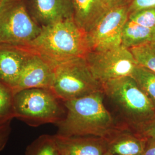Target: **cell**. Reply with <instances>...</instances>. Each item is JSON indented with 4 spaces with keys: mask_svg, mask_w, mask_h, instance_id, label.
<instances>
[{
    "mask_svg": "<svg viewBox=\"0 0 155 155\" xmlns=\"http://www.w3.org/2000/svg\"><path fill=\"white\" fill-rule=\"evenodd\" d=\"M84 58L91 72L101 84L131 76L138 65L130 50L122 45L102 51H89Z\"/></svg>",
    "mask_w": 155,
    "mask_h": 155,
    "instance_id": "cell-7",
    "label": "cell"
},
{
    "mask_svg": "<svg viewBox=\"0 0 155 155\" xmlns=\"http://www.w3.org/2000/svg\"><path fill=\"white\" fill-rule=\"evenodd\" d=\"M111 155L110 154V153H107V155Z\"/></svg>",
    "mask_w": 155,
    "mask_h": 155,
    "instance_id": "cell-28",
    "label": "cell"
},
{
    "mask_svg": "<svg viewBox=\"0 0 155 155\" xmlns=\"http://www.w3.org/2000/svg\"><path fill=\"white\" fill-rule=\"evenodd\" d=\"M143 155H155V139L147 138V141Z\"/></svg>",
    "mask_w": 155,
    "mask_h": 155,
    "instance_id": "cell-23",
    "label": "cell"
},
{
    "mask_svg": "<svg viewBox=\"0 0 155 155\" xmlns=\"http://www.w3.org/2000/svg\"><path fill=\"white\" fill-rule=\"evenodd\" d=\"M21 47L41 56L54 67L61 63L84 57L90 51L87 33L74 19L41 27L35 39Z\"/></svg>",
    "mask_w": 155,
    "mask_h": 155,
    "instance_id": "cell-2",
    "label": "cell"
},
{
    "mask_svg": "<svg viewBox=\"0 0 155 155\" xmlns=\"http://www.w3.org/2000/svg\"><path fill=\"white\" fill-rule=\"evenodd\" d=\"M141 136L146 138L155 139V120L142 133Z\"/></svg>",
    "mask_w": 155,
    "mask_h": 155,
    "instance_id": "cell-24",
    "label": "cell"
},
{
    "mask_svg": "<svg viewBox=\"0 0 155 155\" xmlns=\"http://www.w3.org/2000/svg\"><path fill=\"white\" fill-rule=\"evenodd\" d=\"M131 77L155 106V72L138 64Z\"/></svg>",
    "mask_w": 155,
    "mask_h": 155,
    "instance_id": "cell-16",
    "label": "cell"
},
{
    "mask_svg": "<svg viewBox=\"0 0 155 155\" xmlns=\"http://www.w3.org/2000/svg\"><path fill=\"white\" fill-rule=\"evenodd\" d=\"M129 14L150 8H155V0H132L128 6Z\"/></svg>",
    "mask_w": 155,
    "mask_h": 155,
    "instance_id": "cell-21",
    "label": "cell"
},
{
    "mask_svg": "<svg viewBox=\"0 0 155 155\" xmlns=\"http://www.w3.org/2000/svg\"><path fill=\"white\" fill-rule=\"evenodd\" d=\"M109 9L128 5L132 0H104Z\"/></svg>",
    "mask_w": 155,
    "mask_h": 155,
    "instance_id": "cell-22",
    "label": "cell"
},
{
    "mask_svg": "<svg viewBox=\"0 0 155 155\" xmlns=\"http://www.w3.org/2000/svg\"><path fill=\"white\" fill-rule=\"evenodd\" d=\"M41 31L29 13L25 0H4L0 7V45H26Z\"/></svg>",
    "mask_w": 155,
    "mask_h": 155,
    "instance_id": "cell-6",
    "label": "cell"
},
{
    "mask_svg": "<svg viewBox=\"0 0 155 155\" xmlns=\"http://www.w3.org/2000/svg\"><path fill=\"white\" fill-rule=\"evenodd\" d=\"M60 147H61V153H60V155H68V153H67L66 150H65L64 148H63L61 145H60Z\"/></svg>",
    "mask_w": 155,
    "mask_h": 155,
    "instance_id": "cell-25",
    "label": "cell"
},
{
    "mask_svg": "<svg viewBox=\"0 0 155 155\" xmlns=\"http://www.w3.org/2000/svg\"><path fill=\"white\" fill-rule=\"evenodd\" d=\"M107 141L111 155H143L147 138L124 129Z\"/></svg>",
    "mask_w": 155,
    "mask_h": 155,
    "instance_id": "cell-15",
    "label": "cell"
},
{
    "mask_svg": "<svg viewBox=\"0 0 155 155\" xmlns=\"http://www.w3.org/2000/svg\"><path fill=\"white\" fill-rule=\"evenodd\" d=\"M74 20L86 33L110 9L104 0H73Z\"/></svg>",
    "mask_w": 155,
    "mask_h": 155,
    "instance_id": "cell-14",
    "label": "cell"
},
{
    "mask_svg": "<svg viewBox=\"0 0 155 155\" xmlns=\"http://www.w3.org/2000/svg\"><path fill=\"white\" fill-rule=\"evenodd\" d=\"M27 50L29 54L17 84L13 89V93L32 88L51 90L54 79V67L41 56Z\"/></svg>",
    "mask_w": 155,
    "mask_h": 155,
    "instance_id": "cell-9",
    "label": "cell"
},
{
    "mask_svg": "<svg viewBox=\"0 0 155 155\" xmlns=\"http://www.w3.org/2000/svg\"><path fill=\"white\" fill-rule=\"evenodd\" d=\"M13 96L11 88L0 82V118L14 116Z\"/></svg>",
    "mask_w": 155,
    "mask_h": 155,
    "instance_id": "cell-19",
    "label": "cell"
},
{
    "mask_svg": "<svg viewBox=\"0 0 155 155\" xmlns=\"http://www.w3.org/2000/svg\"><path fill=\"white\" fill-rule=\"evenodd\" d=\"M28 11L41 27L74 19L73 0H25Z\"/></svg>",
    "mask_w": 155,
    "mask_h": 155,
    "instance_id": "cell-11",
    "label": "cell"
},
{
    "mask_svg": "<svg viewBox=\"0 0 155 155\" xmlns=\"http://www.w3.org/2000/svg\"><path fill=\"white\" fill-rule=\"evenodd\" d=\"M155 28V8L129 13L123 29L122 45L131 48L150 42Z\"/></svg>",
    "mask_w": 155,
    "mask_h": 155,
    "instance_id": "cell-10",
    "label": "cell"
},
{
    "mask_svg": "<svg viewBox=\"0 0 155 155\" xmlns=\"http://www.w3.org/2000/svg\"><path fill=\"white\" fill-rule=\"evenodd\" d=\"M129 50L139 65L155 72V44L148 42Z\"/></svg>",
    "mask_w": 155,
    "mask_h": 155,
    "instance_id": "cell-18",
    "label": "cell"
},
{
    "mask_svg": "<svg viewBox=\"0 0 155 155\" xmlns=\"http://www.w3.org/2000/svg\"><path fill=\"white\" fill-rule=\"evenodd\" d=\"M102 87L118 113L117 121L127 130L141 136L155 120V106L133 78L111 80L102 83Z\"/></svg>",
    "mask_w": 155,
    "mask_h": 155,
    "instance_id": "cell-3",
    "label": "cell"
},
{
    "mask_svg": "<svg viewBox=\"0 0 155 155\" xmlns=\"http://www.w3.org/2000/svg\"><path fill=\"white\" fill-rule=\"evenodd\" d=\"M128 16V5L107 12L87 33L90 51H102L121 45L123 29Z\"/></svg>",
    "mask_w": 155,
    "mask_h": 155,
    "instance_id": "cell-8",
    "label": "cell"
},
{
    "mask_svg": "<svg viewBox=\"0 0 155 155\" xmlns=\"http://www.w3.org/2000/svg\"><path fill=\"white\" fill-rule=\"evenodd\" d=\"M103 91L63 101L66 114L56 125V136L70 137L94 136L108 140L124 129L106 109Z\"/></svg>",
    "mask_w": 155,
    "mask_h": 155,
    "instance_id": "cell-1",
    "label": "cell"
},
{
    "mask_svg": "<svg viewBox=\"0 0 155 155\" xmlns=\"http://www.w3.org/2000/svg\"><path fill=\"white\" fill-rule=\"evenodd\" d=\"M59 98L50 90L24 89L13 96V114L31 126L55 124L64 118Z\"/></svg>",
    "mask_w": 155,
    "mask_h": 155,
    "instance_id": "cell-4",
    "label": "cell"
},
{
    "mask_svg": "<svg viewBox=\"0 0 155 155\" xmlns=\"http://www.w3.org/2000/svg\"><path fill=\"white\" fill-rule=\"evenodd\" d=\"M51 90L63 101L103 91L102 84L91 72L84 57L56 66Z\"/></svg>",
    "mask_w": 155,
    "mask_h": 155,
    "instance_id": "cell-5",
    "label": "cell"
},
{
    "mask_svg": "<svg viewBox=\"0 0 155 155\" xmlns=\"http://www.w3.org/2000/svg\"><path fill=\"white\" fill-rule=\"evenodd\" d=\"M150 42H151V43H153L155 44V29H154L153 34H152V38H151V40H150Z\"/></svg>",
    "mask_w": 155,
    "mask_h": 155,
    "instance_id": "cell-26",
    "label": "cell"
},
{
    "mask_svg": "<svg viewBox=\"0 0 155 155\" xmlns=\"http://www.w3.org/2000/svg\"><path fill=\"white\" fill-rule=\"evenodd\" d=\"M13 115L0 118V153L4 150L9 142L12 131V121Z\"/></svg>",
    "mask_w": 155,
    "mask_h": 155,
    "instance_id": "cell-20",
    "label": "cell"
},
{
    "mask_svg": "<svg viewBox=\"0 0 155 155\" xmlns=\"http://www.w3.org/2000/svg\"><path fill=\"white\" fill-rule=\"evenodd\" d=\"M3 1H4V0H0V7H1V6L2 5Z\"/></svg>",
    "mask_w": 155,
    "mask_h": 155,
    "instance_id": "cell-27",
    "label": "cell"
},
{
    "mask_svg": "<svg viewBox=\"0 0 155 155\" xmlns=\"http://www.w3.org/2000/svg\"><path fill=\"white\" fill-rule=\"evenodd\" d=\"M29 51L21 46L0 45V82L16 86Z\"/></svg>",
    "mask_w": 155,
    "mask_h": 155,
    "instance_id": "cell-12",
    "label": "cell"
},
{
    "mask_svg": "<svg viewBox=\"0 0 155 155\" xmlns=\"http://www.w3.org/2000/svg\"><path fill=\"white\" fill-rule=\"evenodd\" d=\"M59 145L66 150L68 155H106L107 140L94 136L64 137L55 135Z\"/></svg>",
    "mask_w": 155,
    "mask_h": 155,
    "instance_id": "cell-13",
    "label": "cell"
},
{
    "mask_svg": "<svg viewBox=\"0 0 155 155\" xmlns=\"http://www.w3.org/2000/svg\"><path fill=\"white\" fill-rule=\"evenodd\" d=\"M61 147L55 136L42 135L26 150V155H60Z\"/></svg>",
    "mask_w": 155,
    "mask_h": 155,
    "instance_id": "cell-17",
    "label": "cell"
}]
</instances>
